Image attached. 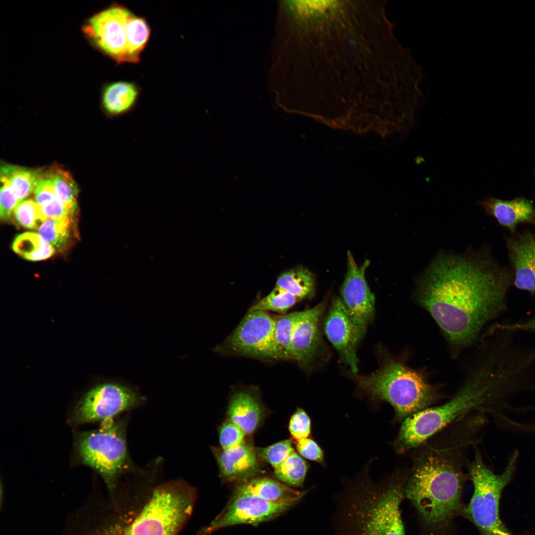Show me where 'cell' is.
<instances>
[{"label":"cell","instance_id":"cell-25","mask_svg":"<svg viewBox=\"0 0 535 535\" xmlns=\"http://www.w3.org/2000/svg\"><path fill=\"white\" fill-rule=\"evenodd\" d=\"M47 173L52 181L56 198L75 213L79 190L71 174L57 167L52 168Z\"/></svg>","mask_w":535,"mask_h":535},{"label":"cell","instance_id":"cell-6","mask_svg":"<svg viewBox=\"0 0 535 535\" xmlns=\"http://www.w3.org/2000/svg\"><path fill=\"white\" fill-rule=\"evenodd\" d=\"M194 488L182 482L161 484L152 492L142 508L121 535H177L193 510Z\"/></svg>","mask_w":535,"mask_h":535},{"label":"cell","instance_id":"cell-35","mask_svg":"<svg viewBox=\"0 0 535 535\" xmlns=\"http://www.w3.org/2000/svg\"><path fill=\"white\" fill-rule=\"evenodd\" d=\"M35 202L41 207L56 198L52 180L47 173L39 180L34 191Z\"/></svg>","mask_w":535,"mask_h":535},{"label":"cell","instance_id":"cell-1","mask_svg":"<svg viewBox=\"0 0 535 535\" xmlns=\"http://www.w3.org/2000/svg\"><path fill=\"white\" fill-rule=\"evenodd\" d=\"M509 278L480 252L437 254L416 281L414 297L450 347L472 344L506 307Z\"/></svg>","mask_w":535,"mask_h":535},{"label":"cell","instance_id":"cell-28","mask_svg":"<svg viewBox=\"0 0 535 535\" xmlns=\"http://www.w3.org/2000/svg\"><path fill=\"white\" fill-rule=\"evenodd\" d=\"M70 218H47L38 229V233L54 249H59L70 235Z\"/></svg>","mask_w":535,"mask_h":535},{"label":"cell","instance_id":"cell-21","mask_svg":"<svg viewBox=\"0 0 535 535\" xmlns=\"http://www.w3.org/2000/svg\"><path fill=\"white\" fill-rule=\"evenodd\" d=\"M91 505L75 514L63 535H121L122 526L114 521L100 519Z\"/></svg>","mask_w":535,"mask_h":535},{"label":"cell","instance_id":"cell-3","mask_svg":"<svg viewBox=\"0 0 535 535\" xmlns=\"http://www.w3.org/2000/svg\"><path fill=\"white\" fill-rule=\"evenodd\" d=\"M408 473L378 485L356 487L339 512L342 535H405L400 505Z\"/></svg>","mask_w":535,"mask_h":535},{"label":"cell","instance_id":"cell-30","mask_svg":"<svg viewBox=\"0 0 535 535\" xmlns=\"http://www.w3.org/2000/svg\"><path fill=\"white\" fill-rule=\"evenodd\" d=\"M13 214L21 225L29 229H38L46 220L40 207L31 199L21 201L14 209Z\"/></svg>","mask_w":535,"mask_h":535},{"label":"cell","instance_id":"cell-11","mask_svg":"<svg viewBox=\"0 0 535 535\" xmlns=\"http://www.w3.org/2000/svg\"><path fill=\"white\" fill-rule=\"evenodd\" d=\"M275 318L268 312L249 311L227 338L231 352L265 359H279L274 341Z\"/></svg>","mask_w":535,"mask_h":535},{"label":"cell","instance_id":"cell-2","mask_svg":"<svg viewBox=\"0 0 535 535\" xmlns=\"http://www.w3.org/2000/svg\"><path fill=\"white\" fill-rule=\"evenodd\" d=\"M532 374L529 358L507 343H494L482 364L450 400L402 422L394 443L396 452H411L446 427L475 412L496 414L508 396L529 388Z\"/></svg>","mask_w":535,"mask_h":535},{"label":"cell","instance_id":"cell-16","mask_svg":"<svg viewBox=\"0 0 535 535\" xmlns=\"http://www.w3.org/2000/svg\"><path fill=\"white\" fill-rule=\"evenodd\" d=\"M511 261L515 272V286L535 291V236L523 234L508 242Z\"/></svg>","mask_w":535,"mask_h":535},{"label":"cell","instance_id":"cell-37","mask_svg":"<svg viewBox=\"0 0 535 535\" xmlns=\"http://www.w3.org/2000/svg\"><path fill=\"white\" fill-rule=\"evenodd\" d=\"M44 217L47 219L53 218H70L74 214L57 198L40 207Z\"/></svg>","mask_w":535,"mask_h":535},{"label":"cell","instance_id":"cell-14","mask_svg":"<svg viewBox=\"0 0 535 535\" xmlns=\"http://www.w3.org/2000/svg\"><path fill=\"white\" fill-rule=\"evenodd\" d=\"M326 305L323 301L314 308L301 311L293 330L291 358L301 365L308 364L321 345L320 322Z\"/></svg>","mask_w":535,"mask_h":535},{"label":"cell","instance_id":"cell-38","mask_svg":"<svg viewBox=\"0 0 535 535\" xmlns=\"http://www.w3.org/2000/svg\"><path fill=\"white\" fill-rule=\"evenodd\" d=\"M495 327L514 332L535 331V316L526 321L513 323L498 324Z\"/></svg>","mask_w":535,"mask_h":535},{"label":"cell","instance_id":"cell-33","mask_svg":"<svg viewBox=\"0 0 535 535\" xmlns=\"http://www.w3.org/2000/svg\"><path fill=\"white\" fill-rule=\"evenodd\" d=\"M311 420L303 409L299 408L293 414L289 424V430L296 441L309 437L311 433Z\"/></svg>","mask_w":535,"mask_h":535},{"label":"cell","instance_id":"cell-26","mask_svg":"<svg viewBox=\"0 0 535 535\" xmlns=\"http://www.w3.org/2000/svg\"><path fill=\"white\" fill-rule=\"evenodd\" d=\"M301 313L294 312L275 318L274 341L278 359L291 358V344L295 325Z\"/></svg>","mask_w":535,"mask_h":535},{"label":"cell","instance_id":"cell-17","mask_svg":"<svg viewBox=\"0 0 535 535\" xmlns=\"http://www.w3.org/2000/svg\"><path fill=\"white\" fill-rule=\"evenodd\" d=\"M479 204L487 214L494 216L502 225L513 231L522 222L535 221V208L527 199L519 197L511 200L487 198Z\"/></svg>","mask_w":535,"mask_h":535},{"label":"cell","instance_id":"cell-23","mask_svg":"<svg viewBox=\"0 0 535 535\" xmlns=\"http://www.w3.org/2000/svg\"><path fill=\"white\" fill-rule=\"evenodd\" d=\"M275 287L300 300L313 295L315 280L312 272L308 269L299 268L283 273L278 278Z\"/></svg>","mask_w":535,"mask_h":535},{"label":"cell","instance_id":"cell-22","mask_svg":"<svg viewBox=\"0 0 535 535\" xmlns=\"http://www.w3.org/2000/svg\"><path fill=\"white\" fill-rule=\"evenodd\" d=\"M43 175L39 170L3 164L0 167V179L7 181L20 202L34 193Z\"/></svg>","mask_w":535,"mask_h":535},{"label":"cell","instance_id":"cell-18","mask_svg":"<svg viewBox=\"0 0 535 535\" xmlns=\"http://www.w3.org/2000/svg\"><path fill=\"white\" fill-rule=\"evenodd\" d=\"M102 107L110 117H119L132 111L136 107L141 90L137 84L127 81L105 84L101 89Z\"/></svg>","mask_w":535,"mask_h":535},{"label":"cell","instance_id":"cell-19","mask_svg":"<svg viewBox=\"0 0 535 535\" xmlns=\"http://www.w3.org/2000/svg\"><path fill=\"white\" fill-rule=\"evenodd\" d=\"M264 408L258 398L251 393L241 391L231 397L227 410L229 420L246 435L253 433L263 418Z\"/></svg>","mask_w":535,"mask_h":535},{"label":"cell","instance_id":"cell-5","mask_svg":"<svg viewBox=\"0 0 535 535\" xmlns=\"http://www.w3.org/2000/svg\"><path fill=\"white\" fill-rule=\"evenodd\" d=\"M359 387L373 398L389 403L403 422L437 400L438 391L420 370L391 359L369 375L356 377Z\"/></svg>","mask_w":535,"mask_h":535},{"label":"cell","instance_id":"cell-13","mask_svg":"<svg viewBox=\"0 0 535 535\" xmlns=\"http://www.w3.org/2000/svg\"><path fill=\"white\" fill-rule=\"evenodd\" d=\"M347 256V269L340 288L341 298L353 321L366 328L375 311V297L365 278L370 262L366 260L359 266L349 251Z\"/></svg>","mask_w":535,"mask_h":535},{"label":"cell","instance_id":"cell-4","mask_svg":"<svg viewBox=\"0 0 535 535\" xmlns=\"http://www.w3.org/2000/svg\"><path fill=\"white\" fill-rule=\"evenodd\" d=\"M81 31L92 48L118 64L138 63L151 33L145 17L116 2L88 17Z\"/></svg>","mask_w":535,"mask_h":535},{"label":"cell","instance_id":"cell-9","mask_svg":"<svg viewBox=\"0 0 535 535\" xmlns=\"http://www.w3.org/2000/svg\"><path fill=\"white\" fill-rule=\"evenodd\" d=\"M140 401L136 393L123 385L101 384L90 389L77 403L68 421L74 426L104 422L134 407Z\"/></svg>","mask_w":535,"mask_h":535},{"label":"cell","instance_id":"cell-39","mask_svg":"<svg viewBox=\"0 0 535 535\" xmlns=\"http://www.w3.org/2000/svg\"><path fill=\"white\" fill-rule=\"evenodd\" d=\"M521 427L524 428L525 429H528L531 430L532 431L535 432V426H534V425H533V426H531V425L525 426L524 427L522 426H521Z\"/></svg>","mask_w":535,"mask_h":535},{"label":"cell","instance_id":"cell-15","mask_svg":"<svg viewBox=\"0 0 535 535\" xmlns=\"http://www.w3.org/2000/svg\"><path fill=\"white\" fill-rule=\"evenodd\" d=\"M212 451L220 475L226 481L242 482L249 480L260 470L255 448L245 442L228 450L214 447Z\"/></svg>","mask_w":535,"mask_h":535},{"label":"cell","instance_id":"cell-34","mask_svg":"<svg viewBox=\"0 0 535 535\" xmlns=\"http://www.w3.org/2000/svg\"><path fill=\"white\" fill-rule=\"evenodd\" d=\"M1 186L0 193V217L1 220H8L12 212L20 202L9 183L6 180L0 179Z\"/></svg>","mask_w":535,"mask_h":535},{"label":"cell","instance_id":"cell-27","mask_svg":"<svg viewBox=\"0 0 535 535\" xmlns=\"http://www.w3.org/2000/svg\"><path fill=\"white\" fill-rule=\"evenodd\" d=\"M274 470L276 478L284 483L301 487L307 473L308 465L301 456L294 452Z\"/></svg>","mask_w":535,"mask_h":535},{"label":"cell","instance_id":"cell-36","mask_svg":"<svg viewBox=\"0 0 535 535\" xmlns=\"http://www.w3.org/2000/svg\"><path fill=\"white\" fill-rule=\"evenodd\" d=\"M296 449L303 457L311 461L323 463L324 454L318 444L308 437L297 441Z\"/></svg>","mask_w":535,"mask_h":535},{"label":"cell","instance_id":"cell-10","mask_svg":"<svg viewBox=\"0 0 535 535\" xmlns=\"http://www.w3.org/2000/svg\"><path fill=\"white\" fill-rule=\"evenodd\" d=\"M299 501L272 502L235 490L225 507L199 535H210L220 529L237 525H258L281 515Z\"/></svg>","mask_w":535,"mask_h":535},{"label":"cell","instance_id":"cell-20","mask_svg":"<svg viewBox=\"0 0 535 535\" xmlns=\"http://www.w3.org/2000/svg\"><path fill=\"white\" fill-rule=\"evenodd\" d=\"M235 491L251 494L272 502L301 500L307 491H299L268 478H257L242 482Z\"/></svg>","mask_w":535,"mask_h":535},{"label":"cell","instance_id":"cell-31","mask_svg":"<svg viewBox=\"0 0 535 535\" xmlns=\"http://www.w3.org/2000/svg\"><path fill=\"white\" fill-rule=\"evenodd\" d=\"M255 449L259 459L270 464L274 469L295 452L290 439L280 441L266 447Z\"/></svg>","mask_w":535,"mask_h":535},{"label":"cell","instance_id":"cell-24","mask_svg":"<svg viewBox=\"0 0 535 535\" xmlns=\"http://www.w3.org/2000/svg\"><path fill=\"white\" fill-rule=\"evenodd\" d=\"M13 250L22 258L32 261L47 259L54 253L55 249L38 234L26 232L17 235L14 240Z\"/></svg>","mask_w":535,"mask_h":535},{"label":"cell","instance_id":"cell-7","mask_svg":"<svg viewBox=\"0 0 535 535\" xmlns=\"http://www.w3.org/2000/svg\"><path fill=\"white\" fill-rule=\"evenodd\" d=\"M518 457L516 450L503 472L496 474L485 464L479 450L475 448L474 457L468 467L474 492L461 516L471 522L482 535H512L500 520L499 505L501 493L515 473Z\"/></svg>","mask_w":535,"mask_h":535},{"label":"cell","instance_id":"cell-29","mask_svg":"<svg viewBox=\"0 0 535 535\" xmlns=\"http://www.w3.org/2000/svg\"><path fill=\"white\" fill-rule=\"evenodd\" d=\"M298 300L294 295L275 287L267 296L252 306L249 311L284 313Z\"/></svg>","mask_w":535,"mask_h":535},{"label":"cell","instance_id":"cell-12","mask_svg":"<svg viewBox=\"0 0 535 535\" xmlns=\"http://www.w3.org/2000/svg\"><path fill=\"white\" fill-rule=\"evenodd\" d=\"M324 330L342 360L353 374H357L358 359L356 349L365 334L366 328L353 321L341 297H333L324 320Z\"/></svg>","mask_w":535,"mask_h":535},{"label":"cell","instance_id":"cell-8","mask_svg":"<svg viewBox=\"0 0 535 535\" xmlns=\"http://www.w3.org/2000/svg\"><path fill=\"white\" fill-rule=\"evenodd\" d=\"M103 423L98 428L75 433L74 456L79 464L98 473L113 492L119 477L128 467V455L122 425L112 419Z\"/></svg>","mask_w":535,"mask_h":535},{"label":"cell","instance_id":"cell-32","mask_svg":"<svg viewBox=\"0 0 535 535\" xmlns=\"http://www.w3.org/2000/svg\"><path fill=\"white\" fill-rule=\"evenodd\" d=\"M245 435L239 427L228 420L219 429L220 448L223 450H228L238 446L245 442Z\"/></svg>","mask_w":535,"mask_h":535}]
</instances>
